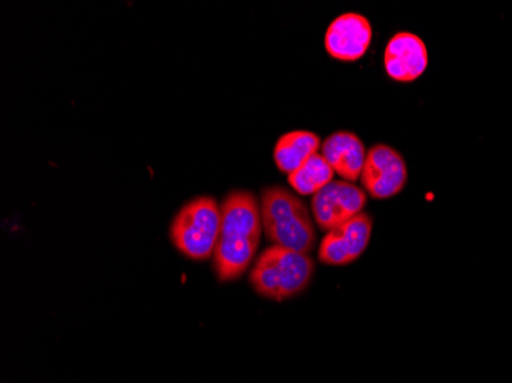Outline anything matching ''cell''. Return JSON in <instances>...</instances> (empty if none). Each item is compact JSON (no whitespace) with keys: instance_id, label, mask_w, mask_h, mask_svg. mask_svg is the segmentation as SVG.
I'll return each instance as SVG.
<instances>
[{"instance_id":"6da1fadb","label":"cell","mask_w":512,"mask_h":383,"mask_svg":"<svg viewBox=\"0 0 512 383\" xmlns=\"http://www.w3.org/2000/svg\"><path fill=\"white\" fill-rule=\"evenodd\" d=\"M221 233L214 270L221 282L237 281L249 269L263 232L261 204L247 190H234L221 203Z\"/></svg>"},{"instance_id":"7a4b0ae2","label":"cell","mask_w":512,"mask_h":383,"mask_svg":"<svg viewBox=\"0 0 512 383\" xmlns=\"http://www.w3.org/2000/svg\"><path fill=\"white\" fill-rule=\"evenodd\" d=\"M263 229L273 246L309 255L316 244V230L309 207L281 186L266 187L261 194Z\"/></svg>"},{"instance_id":"3957f363","label":"cell","mask_w":512,"mask_h":383,"mask_svg":"<svg viewBox=\"0 0 512 383\" xmlns=\"http://www.w3.org/2000/svg\"><path fill=\"white\" fill-rule=\"evenodd\" d=\"M315 262L306 253L272 246L264 250L252 270V289L270 301L283 302L301 295L312 282Z\"/></svg>"},{"instance_id":"277c9868","label":"cell","mask_w":512,"mask_h":383,"mask_svg":"<svg viewBox=\"0 0 512 383\" xmlns=\"http://www.w3.org/2000/svg\"><path fill=\"white\" fill-rule=\"evenodd\" d=\"M221 233V207L212 197H197L184 204L171 223L172 244L191 261L214 256Z\"/></svg>"},{"instance_id":"5b68a950","label":"cell","mask_w":512,"mask_h":383,"mask_svg":"<svg viewBox=\"0 0 512 383\" xmlns=\"http://www.w3.org/2000/svg\"><path fill=\"white\" fill-rule=\"evenodd\" d=\"M408 180L407 164L396 149L375 145L368 149L361 181L375 200H388L404 190Z\"/></svg>"},{"instance_id":"8992f818","label":"cell","mask_w":512,"mask_h":383,"mask_svg":"<svg viewBox=\"0 0 512 383\" xmlns=\"http://www.w3.org/2000/svg\"><path fill=\"white\" fill-rule=\"evenodd\" d=\"M367 204L364 190L347 181H332L313 195L312 213L319 229H336L358 217Z\"/></svg>"},{"instance_id":"52a82bcc","label":"cell","mask_w":512,"mask_h":383,"mask_svg":"<svg viewBox=\"0 0 512 383\" xmlns=\"http://www.w3.org/2000/svg\"><path fill=\"white\" fill-rule=\"evenodd\" d=\"M373 232V218L368 213H359L358 217L342 226L327 232L319 244L318 259L325 266L342 267L358 261Z\"/></svg>"},{"instance_id":"ba28073f","label":"cell","mask_w":512,"mask_h":383,"mask_svg":"<svg viewBox=\"0 0 512 383\" xmlns=\"http://www.w3.org/2000/svg\"><path fill=\"white\" fill-rule=\"evenodd\" d=\"M373 39L370 20L358 13L336 17L325 33V50L333 59L356 62L367 53Z\"/></svg>"},{"instance_id":"9c48e42d","label":"cell","mask_w":512,"mask_h":383,"mask_svg":"<svg viewBox=\"0 0 512 383\" xmlns=\"http://www.w3.org/2000/svg\"><path fill=\"white\" fill-rule=\"evenodd\" d=\"M384 66L394 82H414L427 71V45L416 34L407 31L394 34L385 46Z\"/></svg>"},{"instance_id":"30bf717a","label":"cell","mask_w":512,"mask_h":383,"mask_svg":"<svg viewBox=\"0 0 512 383\" xmlns=\"http://www.w3.org/2000/svg\"><path fill=\"white\" fill-rule=\"evenodd\" d=\"M322 155L344 180L361 178L367 152L361 138L353 132L339 131L330 135L322 145Z\"/></svg>"},{"instance_id":"8fae6325","label":"cell","mask_w":512,"mask_h":383,"mask_svg":"<svg viewBox=\"0 0 512 383\" xmlns=\"http://www.w3.org/2000/svg\"><path fill=\"white\" fill-rule=\"evenodd\" d=\"M321 138L309 131L287 132L276 141L273 149L276 167L284 174L298 171L313 155L318 154Z\"/></svg>"},{"instance_id":"7c38bea8","label":"cell","mask_w":512,"mask_h":383,"mask_svg":"<svg viewBox=\"0 0 512 383\" xmlns=\"http://www.w3.org/2000/svg\"><path fill=\"white\" fill-rule=\"evenodd\" d=\"M335 177V171L325 160L324 155L315 154L289 175V184L299 195H315L319 190L329 186Z\"/></svg>"}]
</instances>
